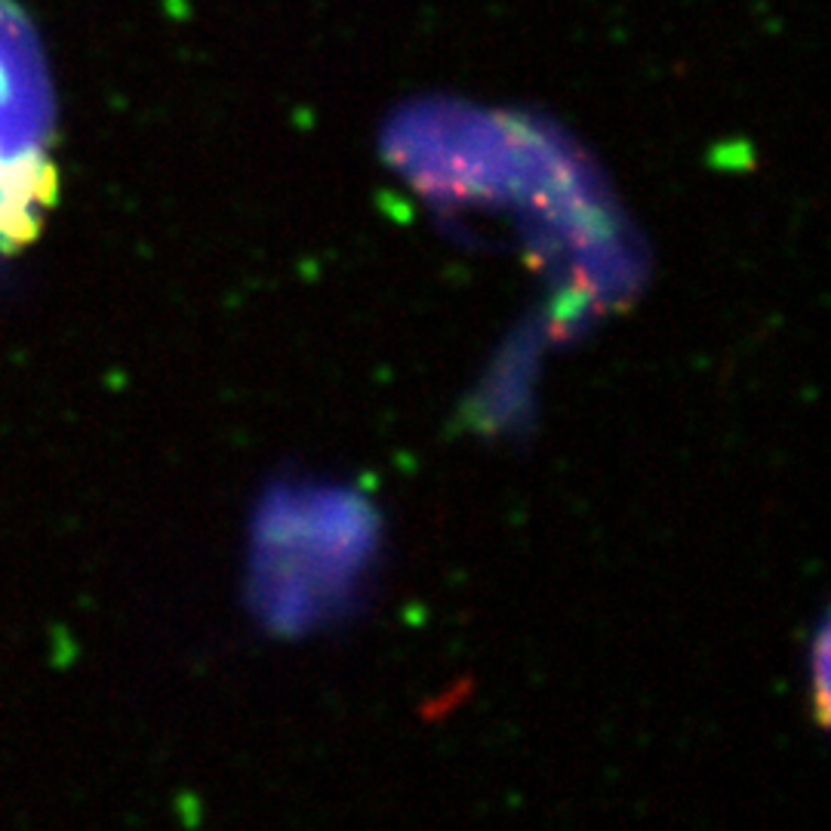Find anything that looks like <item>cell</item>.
Masks as SVG:
<instances>
[{
  "mask_svg": "<svg viewBox=\"0 0 831 831\" xmlns=\"http://www.w3.org/2000/svg\"><path fill=\"white\" fill-rule=\"evenodd\" d=\"M53 108L41 53L10 0H0V259L41 228L53 197Z\"/></svg>",
  "mask_w": 831,
  "mask_h": 831,
  "instance_id": "obj_1",
  "label": "cell"
}]
</instances>
